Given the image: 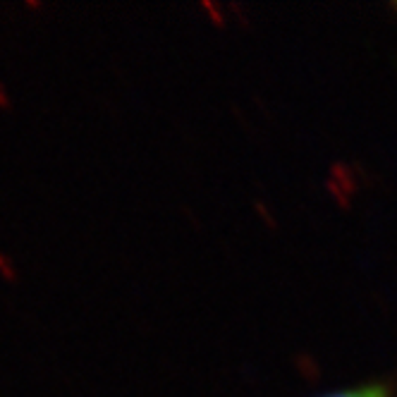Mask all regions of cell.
I'll list each match as a JSON object with an SVG mask.
<instances>
[{"label": "cell", "mask_w": 397, "mask_h": 397, "mask_svg": "<svg viewBox=\"0 0 397 397\" xmlns=\"http://www.w3.org/2000/svg\"><path fill=\"white\" fill-rule=\"evenodd\" d=\"M321 397H393V388L388 383H366V385H356V388L335 390V393H328Z\"/></svg>", "instance_id": "cell-1"}]
</instances>
